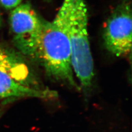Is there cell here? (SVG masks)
Instances as JSON below:
<instances>
[{
  "mask_svg": "<svg viewBox=\"0 0 132 132\" xmlns=\"http://www.w3.org/2000/svg\"><path fill=\"white\" fill-rule=\"evenodd\" d=\"M69 8V0H64L53 20H45L32 60L42 66L53 79L78 88L68 34Z\"/></svg>",
  "mask_w": 132,
  "mask_h": 132,
  "instance_id": "cell-1",
  "label": "cell"
},
{
  "mask_svg": "<svg viewBox=\"0 0 132 132\" xmlns=\"http://www.w3.org/2000/svg\"><path fill=\"white\" fill-rule=\"evenodd\" d=\"M68 34L73 72L85 90L92 85L94 62L88 31V11L85 0H69Z\"/></svg>",
  "mask_w": 132,
  "mask_h": 132,
  "instance_id": "cell-2",
  "label": "cell"
},
{
  "mask_svg": "<svg viewBox=\"0 0 132 132\" xmlns=\"http://www.w3.org/2000/svg\"><path fill=\"white\" fill-rule=\"evenodd\" d=\"M45 22L28 3L20 4L11 12L10 24L14 44L31 60Z\"/></svg>",
  "mask_w": 132,
  "mask_h": 132,
  "instance_id": "cell-3",
  "label": "cell"
},
{
  "mask_svg": "<svg viewBox=\"0 0 132 132\" xmlns=\"http://www.w3.org/2000/svg\"><path fill=\"white\" fill-rule=\"evenodd\" d=\"M131 7L125 0L114 8L107 19L104 31L105 46L117 57L126 56L131 50Z\"/></svg>",
  "mask_w": 132,
  "mask_h": 132,
  "instance_id": "cell-4",
  "label": "cell"
},
{
  "mask_svg": "<svg viewBox=\"0 0 132 132\" xmlns=\"http://www.w3.org/2000/svg\"><path fill=\"white\" fill-rule=\"evenodd\" d=\"M57 96L58 93L56 91L31 87L16 80L8 74L0 71V98L34 97L51 99Z\"/></svg>",
  "mask_w": 132,
  "mask_h": 132,
  "instance_id": "cell-5",
  "label": "cell"
},
{
  "mask_svg": "<svg viewBox=\"0 0 132 132\" xmlns=\"http://www.w3.org/2000/svg\"><path fill=\"white\" fill-rule=\"evenodd\" d=\"M0 71L5 72L16 80L31 87H36L29 68L22 59L0 47Z\"/></svg>",
  "mask_w": 132,
  "mask_h": 132,
  "instance_id": "cell-6",
  "label": "cell"
},
{
  "mask_svg": "<svg viewBox=\"0 0 132 132\" xmlns=\"http://www.w3.org/2000/svg\"><path fill=\"white\" fill-rule=\"evenodd\" d=\"M22 0H0L1 5L7 10L14 9L22 3Z\"/></svg>",
  "mask_w": 132,
  "mask_h": 132,
  "instance_id": "cell-7",
  "label": "cell"
},
{
  "mask_svg": "<svg viewBox=\"0 0 132 132\" xmlns=\"http://www.w3.org/2000/svg\"><path fill=\"white\" fill-rule=\"evenodd\" d=\"M1 16H0V25H1Z\"/></svg>",
  "mask_w": 132,
  "mask_h": 132,
  "instance_id": "cell-8",
  "label": "cell"
},
{
  "mask_svg": "<svg viewBox=\"0 0 132 132\" xmlns=\"http://www.w3.org/2000/svg\"><path fill=\"white\" fill-rule=\"evenodd\" d=\"M47 1H50V0H47Z\"/></svg>",
  "mask_w": 132,
  "mask_h": 132,
  "instance_id": "cell-9",
  "label": "cell"
}]
</instances>
